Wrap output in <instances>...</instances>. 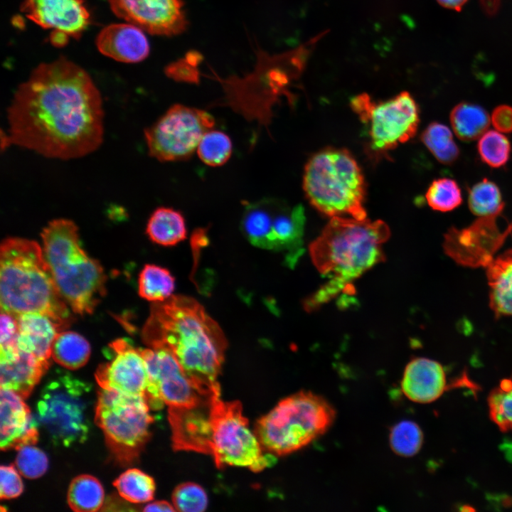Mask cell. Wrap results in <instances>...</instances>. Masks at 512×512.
I'll return each mask as SVG.
<instances>
[{"mask_svg": "<svg viewBox=\"0 0 512 512\" xmlns=\"http://www.w3.org/2000/svg\"><path fill=\"white\" fill-rule=\"evenodd\" d=\"M101 94L89 73L61 56L36 67L6 110L11 145L70 160L96 151L104 138Z\"/></svg>", "mask_w": 512, "mask_h": 512, "instance_id": "obj_1", "label": "cell"}, {"mask_svg": "<svg viewBox=\"0 0 512 512\" xmlns=\"http://www.w3.org/2000/svg\"><path fill=\"white\" fill-rule=\"evenodd\" d=\"M142 336L149 347L169 351L203 395L210 397L220 392L218 377L227 340L218 324L194 299L171 296L155 302Z\"/></svg>", "mask_w": 512, "mask_h": 512, "instance_id": "obj_2", "label": "cell"}, {"mask_svg": "<svg viewBox=\"0 0 512 512\" xmlns=\"http://www.w3.org/2000/svg\"><path fill=\"white\" fill-rule=\"evenodd\" d=\"M390 231L382 220L332 217L309 246L313 263L331 280L306 302L311 308L328 301L377 263L385 260L382 245Z\"/></svg>", "mask_w": 512, "mask_h": 512, "instance_id": "obj_3", "label": "cell"}, {"mask_svg": "<svg viewBox=\"0 0 512 512\" xmlns=\"http://www.w3.org/2000/svg\"><path fill=\"white\" fill-rule=\"evenodd\" d=\"M1 311L15 317L25 313L47 316L60 331L73 322L43 249L31 240L8 238L0 247Z\"/></svg>", "mask_w": 512, "mask_h": 512, "instance_id": "obj_4", "label": "cell"}, {"mask_svg": "<svg viewBox=\"0 0 512 512\" xmlns=\"http://www.w3.org/2000/svg\"><path fill=\"white\" fill-rule=\"evenodd\" d=\"M43 252L55 284L65 302L80 315L93 312L106 294L101 265L82 249L75 223L51 220L41 233Z\"/></svg>", "mask_w": 512, "mask_h": 512, "instance_id": "obj_5", "label": "cell"}, {"mask_svg": "<svg viewBox=\"0 0 512 512\" xmlns=\"http://www.w3.org/2000/svg\"><path fill=\"white\" fill-rule=\"evenodd\" d=\"M303 189L309 203L327 216L366 218L364 176L346 149L329 147L312 155L304 168Z\"/></svg>", "mask_w": 512, "mask_h": 512, "instance_id": "obj_6", "label": "cell"}, {"mask_svg": "<svg viewBox=\"0 0 512 512\" xmlns=\"http://www.w3.org/2000/svg\"><path fill=\"white\" fill-rule=\"evenodd\" d=\"M334 407L322 396L301 390L282 400L255 426L264 452L274 456L293 453L320 437L335 421Z\"/></svg>", "mask_w": 512, "mask_h": 512, "instance_id": "obj_7", "label": "cell"}, {"mask_svg": "<svg viewBox=\"0 0 512 512\" xmlns=\"http://www.w3.org/2000/svg\"><path fill=\"white\" fill-rule=\"evenodd\" d=\"M92 385L65 371H57L42 388L37 420L56 446L84 443L91 430Z\"/></svg>", "mask_w": 512, "mask_h": 512, "instance_id": "obj_8", "label": "cell"}, {"mask_svg": "<svg viewBox=\"0 0 512 512\" xmlns=\"http://www.w3.org/2000/svg\"><path fill=\"white\" fill-rule=\"evenodd\" d=\"M145 398L100 388L95 421L117 461L129 464L137 459L150 436L154 418Z\"/></svg>", "mask_w": 512, "mask_h": 512, "instance_id": "obj_9", "label": "cell"}, {"mask_svg": "<svg viewBox=\"0 0 512 512\" xmlns=\"http://www.w3.org/2000/svg\"><path fill=\"white\" fill-rule=\"evenodd\" d=\"M220 392L209 400L210 455L218 468L225 465L247 467L259 472L273 464L275 457L264 453L248 426L238 400L225 402Z\"/></svg>", "mask_w": 512, "mask_h": 512, "instance_id": "obj_10", "label": "cell"}, {"mask_svg": "<svg viewBox=\"0 0 512 512\" xmlns=\"http://www.w3.org/2000/svg\"><path fill=\"white\" fill-rule=\"evenodd\" d=\"M352 110L367 125L368 146L373 156H382L416 134L419 107L408 92L377 104L362 93L351 100Z\"/></svg>", "mask_w": 512, "mask_h": 512, "instance_id": "obj_11", "label": "cell"}, {"mask_svg": "<svg viewBox=\"0 0 512 512\" xmlns=\"http://www.w3.org/2000/svg\"><path fill=\"white\" fill-rule=\"evenodd\" d=\"M214 124V118L204 110L174 105L144 129L148 154L162 162L188 159Z\"/></svg>", "mask_w": 512, "mask_h": 512, "instance_id": "obj_12", "label": "cell"}, {"mask_svg": "<svg viewBox=\"0 0 512 512\" xmlns=\"http://www.w3.org/2000/svg\"><path fill=\"white\" fill-rule=\"evenodd\" d=\"M240 222L246 238L257 247L274 250H295L302 243L305 222L302 205L290 207L276 198L243 202ZM293 257V255H292Z\"/></svg>", "mask_w": 512, "mask_h": 512, "instance_id": "obj_13", "label": "cell"}, {"mask_svg": "<svg viewBox=\"0 0 512 512\" xmlns=\"http://www.w3.org/2000/svg\"><path fill=\"white\" fill-rule=\"evenodd\" d=\"M149 375L146 400L150 407L193 408L210 397L203 395L183 370L173 354L163 348H138Z\"/></svg>", "mask_w": 512, "mask_h": 512, "instance_id": "obj_14", "label": "cell"}, {"mask_svg": "<svg viewBox=\"0 0 512 512\" xmlns=\"http://www.w3.org/2000/svg\"><path fill=\"white\" fill-rule=\"evenodd\" d=\"M106 353L107 361L97 367L95 375L100 388L146 400L149 375L139 348L127 338H118L109 344Z\"/></svg>", "mask_w": 512, "mask_h": 512, "instance_id": "obj_15", "label": "cell"}, {"mask_svg": "<svg viewBox=\"0 0 512 512\" xmlns=\"http://www.w3.org/2000/svg\"><path fill=\"white\" fill-rule=\"evenodd\" d=\"M500 214L479 217L461 230L452 228L445 234L444 250L457 262L471 267L484 266L494 259L496 250L512 231V223L499 231L496 218Z\"/></svg>", "mask_w": 512, "mask_h": 512, "instance_id": "obj_16", "label": "cell"}, {"mask_svg": "<svg viewBox=\"0 0 512 512\" xmlns=\"http://www.w3.org/2000/svg\"><path fill=\"white\" fill-rule=\"evenodd\" d=\"M112 12L127 23L153 35L182 33L187 20L181 0H107Z\"/></svg>", "mask_w": 512, "mask_h": 512, "instance_id": "obj_17", "label": "cell"}, {"mask_svg": "<svg viewBox=\"0 0 512 512\" xmlns=\"http://www.w3.org/2000/svg\"><path fill=\"white\" fill-rule=\"evenodd\" d=\"M20 9L41 27L75 39L90 23L85 0H23Z\"/></svg>", "mask_w": 512, "mask_h": 512, "instance_id": "obj_18", "label": "cell"}, {"mask_svg": "<svg viewBox=\"0 0 512 512\" xmlns=\"http://www.w3.org/2000/svg\"><path fill=\"white\" fill-rule=\"evenodd\" d=\"M0 447L2 451L19 449L34 444L38 439L40 423L32 415L23 398L15 392L0 390Z\"/></svg>", "mask_w": 512, "mask_h": 512, "instance_id": "obj_19", "label": "cell"}, {"mask_svg": "<svg viewBox=\"0 0 512 512\" xmlns=\"http://www.w3.org/2000/svg\"><path fill=\"white\" fill-rule=\"evenodd\" d=\"M209 400L193 408L169 407V421L175 450L210 454Z\"/></svg>", "mask_w": 512, "mask_h": 512, "instance_id": "obj_20", "label": "cell"}, {"mask_svg": "<svg viewBox=\"0 0 512 512\" xmlns=\"http://www.w3.org/2000/svg\"><path fill=\"white\" fill-rule=\"evenodd\" d=\"M96 46L104 55L127 63L142 61L150 50L144 31L129 23L103 28L97 36Z\"/></svg>", "mask_w": 512, "mask_h": 512, "instance_id": "obj_21", "label": "cell"}, {"mask_svg": "<svg viewBox=\"0 0 512 512\" xmlns=\"http://www.w3.org/2000/svg\"><path fill=\"white\" fill-rule=\"evenodd\" d=\"M447 388L442 366L433 360L417 358L405 367L401 380L403 394L411 401L430 403L437 400Z\"/></svg>", "mask_w": 512, "mask_h": 512, "instance_id": "obj_22", "label": "cell"}, {"mask_svg": "<svg viewBox=\"0 0 512 512\" xmlns=\"http://www.w3.org/2000/svg\"><path fill=\"white\" fill-rule=\"evenodd\" d=\"M18 322L17 345L19 350L49 361L52 343L60 330L43 314L25 313L16 317Z\"/></svg>", "mask_w": 512, "mask_h": 512, "instance_id": "obj_23", "label": "cell"}, {"mask_svg": "<svg viewBox=\"0 0 512 512\" xmlns=\"http://www.w3.org/2000/svg\"><path fill=\"white\" fill-rule=\"evenodd\" d=\"M49 363L19 350L15 358L0 363V387L26 398L48 369Z\"/></svg>", "mask_w": 512, "mask_h": 512, "instance_id": "obj_24", "label": "cell"}, {"mask_svg": "<svg viewBox=\"0 0 512 512\" xmlns=\"http://www.w3.org/2000/svg\"><path fill=\"white\" fill-rule=\"evenodd\" d=\"M486 267L491 309L497 317L512 316V249L494 258Z\"/></svg>", "mask_w": 512, "mask_h": 512, "instance_id": "obj_25", "label": "cell"}, {"mask_svg": "<svg viewBox=\"0 0 512 512\" xmlns=\"http://www.w3.org/2000/svg\"><path fill=\"white\" fill-rule=\"evenodd\" d=\"M146 232L154 242L175 245L186 237V226L182 213L172 208L159 207L150 215Z\"/></svg>", "mask_w": 512, "mask_h": 512, "instance_id": "obj_26", "label": "cell"}, {"mask_svg": "<svg viewBox=\"0 0 512 512\" xmlns=\"http://www.w3.org/2000/svg\"><path fill=\"white\" fill-rule=\"evenodd\" d=\"M449 120L457 137L462 141L471 142L479 139L487 131L491 118L479 105L462 102L452 110Z\"/></svg>", "mask_w": 512, "mask_h": 512, "instance_id": "obj_27", "label": "cell"}, {"mask_svg": "<svg viewBox=\"0 0 512 512\" xmlns=\"http://www.w3.org/2000/svg\"><path fill=\"white\" fill-rule=\"evenodd\" d=\"M90 356V346L80 334L61 331L56 335L51 346V356L63 367L75 370L83 366Z\"/></svg>", "mask_w": 512, "mask_h": 512, "instance_id": "obj_28", "label": "cell"}, {"mask_svg": "<svg viewBox=\"0 0 512 512\" xmlns=\"http://www.w3.org/2000/svg\"><path fill=\"white\" fill-rule=\"evenodd\" d=\"M104 489L94 476L82 474L74 478L68 491V503L78 512H93L100 510L104 502Z\"/></svg>", "mask_w": 512, "mask_h": 512, "instance_id": "obj_29", "label": "cell"}, {"mask_svg": "<svg viewBox=\"0 0 512 512\" xmlns=\"http://www.w3.org/2000/svg\"><path fill=\"white\" fill-rule=\"evenodd\" d=\"M139 294L151 302H159L171 297L175 280L166 268L155 265H146L139 277Z\"/></svg>", "mask_w": 512, "mask_h": 512, "instance_id": "obj_30", "label": "cell"}, {"mask_svg": "<svg viewBox=\"0 0 512 512\" xmlns=\"http://www.w3.org/2000/svg\"><path fill=\"white\" fill-rule=\"evenodd\" d=\"M421 140L435 159L443 164H452L459 156L460 151L452 132L443 124L430 123L422 133Z\"/></svg>", "mask_w": 512, "mask_h": 512, "instance_id": "obj_31", "label": "cell"}, {"mask_svg": "<svg viewBox=\"0 0 512 512\" xmlns=\"http://www.w3.org/2000/svg\"><path fill=\"white\" fill-rule=\"evenodd\" d=\"M113 484L119 494L131 503H144L154 498L155 483L153 478L138 469L127 470Z\"/></svg>", "mask_w": 512, "mask_h": 512, "instance_id": "obj_32", "label": "cell"}, {"mask_svg": "<svg viewBox=\"0 0 512 512\" xmlns=\"http://www.w3.org/2000/svg\"><path fill=\"white\" fill-rule=\"evenodd\" d=\"M469 208L477 216L501 214L504 207L498 186L488 178L475 183L469 191Z\"/></svg>", "mask_w": 512, "mask_h": 512, "instance_id": "obj_33", "label": "cell"}, {"mask_svg": "<svg viewBox=\"0 0 512 512\" xmlns=\"http://www.w3.org/2000/svg\"><path fill=\"white\" fill-rule=\"evenodd\" d=\"M233 151L230 138L219 130L206 132L196 149L199 159L210 166H220L230 159Z\"/></svg>", "mask_w": 512, "mask_h": 512, "instance_id": "obj_34", "label": "cell"}, {"mask_svg": "<svg viewBox=\"0 0 512 512\" xmlns=\"http://www.w3.org/2000/svg\"><path fill=\"white\" fill-rule=\"evenodd\" d=\"M390 446L397 455L410 457L420 450L423 442V434L414 422L405 420L397 423L392 428L389 436Z\"/></svg>", "mask_w": 512, "mask_h": 512, "instance_id": "obj_35", "label": "cell"}, {"mask_svg": "<svg viewBox=\"0 0 512 512\" xmlns=\"http://www.w3.org/2000/svg\"><path fill=\"white\" fill-rule=\"evenodd\" d=\"M425 198L431 208L441 212L451 211L462 203L458 183L449 178L434 179L428 187Z\"/></svg>", "mask_w": 512, "mask_h": 512, "instance_id": "obj_36", "label": "cell"}, {"mask_svg": "<svg viewBox=\"0 0 512 512\" xmlns=\"http://www.w3.org/2000/svg\"><path fill=\"white\" fill-rule=\"evenodd\" d=\"M491 420L502 432L512 430V380H503L488 398Z\"/></svg>", "mask_w": 512, "mask_h": 512, "instance_id": "obj_37", "label": "cell"}, {"mask_svg": "<svg viewBox=\"0 0 512 512\" xmlns=\"http://www.w3.org/2000/svg\"><path fill=\"white\" fill-rule=\"evenodd\" d=\"M477 150L484 163L500 168L508 161L511 146L508 139L500 132L487 130L479 137Z\"/></svg>", "mask_w": 512, "mask_h": 512, "instance_id": "obj_38", "label": "cell"}, {"mask_svg": "<svg viewBox=\"0 0 512 512\" xmlns=\"http://www.w3.org/2000/svg\"><path fill=\"white\" fill-rule=\"evenodd\" d=\"M173 505L178 511L201 512L206 510L208 497L198 484L186 482L178 485L172 493Z\"/></svg>", "mask_w": 512, "mask_h": 512, "instance_id": "obj_39", "label": "cell"}, {"mask_svg": "<svg viewBox=\"0 0 512 512\" xmlns=\"http://www.w3.org/2000/svg\"><path fill=\"white\" fill-rule=\"evenodd\" d=\"M15 464L24 477L37 479L47 471L48 460L42 450L31 444L18 449Z\"/></svg>", "mask_w": 512, "mask_h": 512, "instance_id": "obj_40", "label": "cell"}, {"mask_svg": "<svg viewBox=\"0 0 512 512\" xmlns=\"http://www.w3.org/2000/svg\"><path fill=\"white\" fill-rule=\"evenodd\" d=\"M18 333L16 318L1 311L0 363L10 361L18 354Z\"/></svg>", "mask_w": 512, "mask_h": 512, "instance_id": "obj_41", "label": "cell"}, {"mask_svg": "<svg viewBox=\"0 0 512 512\" xmlns=\"http://www.w3.org/2000/svg\"><path fill=\"white\" fill-rule=\"evenodd\" d=\"M187 53L186 58L169 65L165 69V73L170 78L177 81L190 83H198L199 73L196 68L198 58Z\"/></svg>", "mask_w": 512, "mask_h": 512, "instance_id": "obj_42", "label": "cell"}, {"mask_svg": "<svg viewBox=\"0 0 512 512\" xmlns=\"http://www.w3.org/2000/svg\"><path fill=\"white\" fill-rule=\"evenodd\" d=\"M23 490V482L16 469L12 465H2L0 469L1 498H16L21 494Z\"/></svg>", "mask_w": 512, "mask_h": 512, "instance_id": "obj_43", "label": "cell"}, {"mask_svg": "<svg viewBox=\"0 0 512 512\" xmlns=\"http://www.w3.org/2000/svg\"><path fill=\"white\" fill-rule=\"evenodd\" d=\"M491 121L497 131L512 132V107L507 105L497 106L491 113Z\"/></svg>", "mask_w": 512, "mask_h": 512, "instance_id": "obj_44", "label": "cell"}, {"mask_svg": "<svg viewBox=\"0 0 512 512\" xmlns=\"http://www.w3.org/2000/svg\"><path fill=\"white\" fill-rule=\"evenodd\" d=\"M144 511H176L174 505L166 501H157L147 504Z\"/></svg>", "mask_w": 512, "mask_h": 512, "instance_id": "obj_45", "label": "cell"}, {"mask_svg": "<svg viewBox=\"0 0 512 512\" xmlns=\"http://www.w3.org/2000/svg\"><path fill=\"white\" fill-rule=\"evenodd\" d=\"M483 10L488 14H494L500 6V0H480Z\"/></svg>", "mask_w": 512, "mask_h": 512, "instance_id": "obj_46", "label": "cell"}, {"mask_svg": "<svg viewBox=\"0 0 512 512\" xmlns=\"http://www.w3.org/2000/svg\"><path fill=\"white\" fill-rule=\"evenodd\" d=\"M438 3L447 9L459 11L467 0H437Z\"/></svg>", "mask_w": 512, "mask_h": 512, "instance_id": "obj_47", "label": "cell"}]
</instances>
